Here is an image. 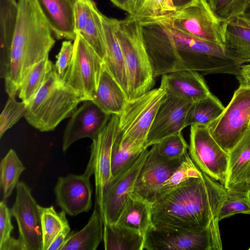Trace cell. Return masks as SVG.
Wrapping results in <instances>:
<instances>
[{
    "mask_svg": "<svg viewBox=\"0 0 250 250\" xmlns=\"http://www.w3.org/2000/svg\"><path fill=\"white\" fill-rule=\"evenodd\" d=\"M139 21L155 78L183 70L197 71L202 75L238 74L241 65L228 57L221 46L160 21Z\"/></svg>",
    "mask_w": 250,
    "mask_h": 250,
    "instance_id": "1",
    "label": "cell"
},
{
    "mask_svg": "<svg viewBox=\"0 0 250 250\" xmlns=\"http://www.w3.org/2000/svg\"><path fill=\"white\" fill-rule=\"evenodd\" d=\"M226 188L202 172L158 198L152 204L155 227L185 229L210 228L217 250L223 249L219 214L226 197Z\"/></svg>",
    "mask_w": 250,
    "mask_h": 250,
    "instance_id": "2",
    "label": "cell"
},
{
    "mask_svg": "<svg viewBox=\"0 0 250 250\" xmlns=\"http://www.w3.org/2000/svg\"><path fill=\"white\" fill-rule=\"evenodd\" d=\"M34 0H18V14L6 83L18 88L31 69L48 58L55 40Z\"/></svg>",
    "mask_w": 250,
    "mask_h": 250,
    "instance_id": "3",
    "label": "cell"
},
{
    "mask_svg": "<svg viewBox=\"0 0 250 250\" xmlns=\"http://www.w3.org/2000/svg\"><path fill=\"white\" fill-rule=\"evenodd\" d=\"M85 99L65 86L54 67L45 83L27 106L26 121L41 132L52 131L70 117Z\"/></svg>",
    "mask_w": 250,
    "mask_h": 250,
    "instance_id": "4",
    "label": "cell"
},
{
    "mask_svg": "<svg viewBox=\"0 0 250 250\" xmlns=\"http://www.w3.org/2000/svg\"><path fill=\"white\" fill-rule=\"evenodd\" d=\"M115 32L124 55L131 101L153 89L155 77L140 21L132 15L115 19Z\"/></svg>",
    "mask_w": 250,
    "mask_h": 250,
    "instance_id": "5",
    "label": "cell"
},
{
    "mask_svg": "<svg viewBox=\"0 0 250 250\" xmlns=\"http://www.w3.org/2000/svg\"><path fill=\"white\" fill-rule=\"evenodd\" d=\"M148 19L166 23L187 35L223 48L226 21L215 15L207 0H193L170 14Z\"/></svg>",
    "mask_w": 250,
    "mask_h": 250,
    "instance_id": "6",
    "label": "cell"
},
{
    "mask_svg": "<svg viewBox=\"0 0 250 250\" xmlns=\"http://www.w3.org/2000/svg\"><path fill=\"white\" fill-rule=\"evenodd\" d=\"M104 67L103 60L83 37L77 34L72 60L62 80L65 86L85 101L91 100Z\"/></svg>",
    "mask_w": 250,
    "mask_h": 250,
    "instance_id": "7",
    "label": "cell"
},
{
    "mask_svg": "<svg viewBox=\"0 0 250 250\" xmlns=\"http://www.w3.org/2000/svg\"><path fill=\"white\" fill-rule=\"evenodd\" d=\"M167 94V90L160 85L158 88L128 101L123 112L119 116L121 138L145 147L158 109Z\"/></svg>",
    "mask_w": 250,
    "mask_h": 250,
    "instance_id": "8",
    "label": "cell"
},
{
    "mask_svg": "<svg viewBox=\"0 0 250 250\" xmlns=\"http://www.w3.org/2000/svg\"><path fill=\"white\" fill-rule=\"evenodd\" d=\"M250 88L239 86L221 114L207 127L214 139L227 153L249 129Z\"/></svg>",
    "mask_w": 250,
    "mask_h": 250,
    "instance_id": "9",
    "label": "cell"
},
{
    "mask_svg": "<svg viewBox=\"0 0 250 250\" xmlns=\"http://www.w3.org/2000/svg\"><path fill=\"white\" fill-rule=\"evenodd\" d=\"M120 133L119 116L112 114L98 135L92 140L90 156L83 174L89 177L94 175L96 208L99 212L104 188L111 178L112 152Z\"/></svg>",
    "mask_w": 250,
    "mask_h": 250,
    "instance_id": "10",
    "label": "cell"
},
{
    "mask_svg": "<svg viewBox=\"0 0 250 250\" xmlns=\"http://www.w3.org/2000/svg\"><path fill=\"white\" fill-rule=\"evenodd\" d=\"M189 155L202 172L224 186L229 154L214 139L207 126L191 125Z\"/></svg>",
    "mask_w": 250,
    "mask_h": 250,
    "instance_id": "11",
    "label": "cell"
},
{
    "mask_svg": "<svg viewBox=\"0 0 250 250\" xmlns=\"http://www.w3.org/2000/svg\"><path fill=\"white\" fill-rule=\"evenodd\" d=\"M145 149L104 187L100 213L104 224L116 223L131 197L138 174L148 152Z\"/></svg>",
    "mask_w": 250,
    "mask_h": 250,
    "instance_id": "12",
    "label": "cell"
},
{
    "mask_svg": "<svg viewBox=\"0 0 250 250\" xmlns=\"http://www.w3.org/2000/svg\"><path fill=\"white\" fill-rule=\"evenodd\" d=\"M147 250H217L211 229L150 227L145 235Z\"/></svg>",
    "mask_w": 250,
    "mask_h": 250,
    "instance_id": "13",
    "label": "cell"
},
{
    "mask_svg": "<svg viewBox=\"0 0 250 250\" xmlns=\"http://www.w3.org/2000/svg\"><path fill=\"white\" fill-rule=\"evenodd\" d=\"M16 200L10 210L18 226L19 237L25 250H42V238L40 205L32 195L31 189L19 182Z\"/></svg>",
    "mask_w": 250,
    "mask_h": 250,
    "instance_id": "14",
    "label": "cell"
},
{
    "mask_svg": "<svg viewBox=\"0 0 250 250\" xmlns=\"http://www.w3.org/2000/svg\"><path fill=\"white\" fill-rule=\"evenodd\" d=\"M151 146L138 174L131 197L152 204L158 199L163 184L180 165L186 154L181 159L167 160L158 153L154 145Z\"/></svg>",
    "mask_w": 250,
    "mask_h": 250,
    "instance_id": "15",
    "label": "cell"
},
{
    "mask_svg": "<svg viewBox=\"0 0 250 250\" xmlns=\"http://www.w3.org/2000/svg\"><path fill=\"white\" fill-rule=\"evenodd\" d=\"M192 103L167 92L150 128L145 147L148 148L167 137L182 132L187 127L188 113Z\"/></svg>",
    "mask_w": 250,
    "mask_h": 250,
    "instance_id": "16",
    "label": "cell"
},
{
    "mask_svg": "<svg viewBox=\"0 0 250 250\" xmlns=\"http://www.w3.org/2000/svg\"><path fill=\"white\" fill-rule=\"evenodd\" d=\"M111 115L104 112L92 100L84 101L71 116L65 127L62 137V151L65 152L73 143L81 139H94Z\"/></svg>",
    "mask_w": 250,
    "mask_h": 250,
    "instance_id": "17",
    "label": "cell"
},
{
    "mask_svg": "<svg viewBox=\"0 0 250 250\" xmlns=\"http://www.w3.org/2000/svg\"><path fill=\"white\" fill-rule=\"evenodd\" d=\"M90 177L69 174L58 179L54 191L58 206L66 214L76 216L88 211L92 207Z\"/></svg>",
    "mask_w": 250,
    "mask_h": 250,
    "instance_id": "18",
    "label": "cell"
},
{
    "mask_svg": "<svg viewBox=\"0 0 250 250\" xmlns=\"http://www.w3.org/2000/svg\"><path fill=\"white\" fill-rule=\"evenodd\" d=\"M105 59L104 66L129 97L128 83L122 49L115 32V19L101 13Z\"/></svg>",
    "mask_w": 250,
    "mask_h": 250,
    "instance_id": "19",
    "label": "cell"
},
{
    "mask_svg": "<svg viewBox=\"0 0 250 250\" xmlns=\"http://www.w3.org/2000/svg\"><path fill=\"white\" fill-rule=\"evenodd\" d=\"M57 39L74 40L73 4L68 0H34Z\"/></svg>",
    "mask_w": 250,
    "mask_h": 250,
    "instance_id": "20",
    "label": "cell"
},
{
    "mask_svg": "<svg viewBox=\"0 0 250 250\" xmlns=\"http://www.w3.org/2000/svg\"><path fill=\"white\" fill-rule=\"evenodd\" d=\"M161 76L160 85L167 92L192 103L211 94L202 75L197 71H179Z\"/></svg>",
    "mask_w": 250,
    "mask_h": 250,
    "instance_id": "21",
    "label": "cell"
},
{
    "mask_svg": "<svg viewBox=\"0 0 250 250\" xmlns=\"http://www.w3.org/2000/svg\"><path fill=\"white\" fill-rule=\"evenodd\" d=\"M91 100L106 114L118 116L128 102L125 94L104 66Z\"/></svg>",
    "mask_w": 250,
    "mask_h": 250,
    "instance_id": "22",
    "label": "cell"
},
{
    "mask_svg": "<svg viewBox=\"0 0 250 250\" xmlns=\"http://www.w3.org/2000/svg\"><path fill=\"white\" fill-rule=\"evenodd\" d=\"M223 49L228 57L241 65L250 62V27L236 18L226 21Z\"/></svg>",
    "mask_w": 250,
    "mask_h": 250,
    "instance_id": "23",
    "label": "cell"
},
{
    "mask_svg": "<svg viewBox=\"0 0 250 250\" xmlns=\"http://www.w3.org/2000/svg\"><path fill=\"white\" fill-rule=\"evenodd\" d=\"M18 0H0V72L4 78L17 21Z\"/></svg>",
    "mask_w": 250,
    "mask_h": 250,
    "instance_id": "24",
    "label": "cell"
},
{
    "mask_svg": "<svg viewBox=\"0 0 250 250\" xmlns=\"http://www.w3.org/2000/svg\"><path fill=\"white\" fill-rule=\"evenodd\" d=\"M228 188L239 183H250V129L228 153Z\"/></svg>",
    "mask_w": 250,
    "mask_h": 250,
    "instance_id": "25",
    "label": "cell"
},
{
    "mask_svg": "<svg viewBox=\"0 0 250 250\" xmlns=\"http://www.w3.org/2000/svg\"><path fill=\"white\" fill-rule=\"evenodd\" d=\"M103 238V222L95 208L87 224L80 230L67 236L61 250H96Z\"/></svg>",
    "mask_w": 250,
    "mask_h": 250,
    "instance_id": "26",
    "label": "cell"
},
{
    "mask_svg": "<svg viewBox=\"0 0 250 250\" xmlns=\"http://www.w3.org/2000/svg\"><path fill=\"white\" fill-rule=\"evenodd\" d=\"M103 239L105 250L144 249V236L117 223L103 224Z\"/></svg>",
    "mask_w": 250,
    "mask_h": 250,
    "instance_id": "27",
    "label": "cell"
},
{
    "mask_svg": "<svg viewBox=\"0 0 250 250\" xmlns=\"http://www.w3.org/2000/svg\"><path fill=\"white\" fill-rule=\"evenodd\" d=\"M152 204L140 199L130 197L117 222L144 236L153 226Z\"/></svg>",
    "mask_w": 250,
    "mask_h": 250,
    "instance_id": "28",
    "label": "cell"
},
{
    "mask_svg": "<svg viewBox=\"0 0 250 250\" xmlns=\"http://www.w3.org/2000/svg\"><path fill=\"white\" fill-rule=\"evenodd\" d=\"M226 189V197L219 211V221L238 213L250 215V183H237Z\"/></svg>",
    "mask_w": 250,
    "mask_h": 250,
    "instance_id": "29",
    "label": "cell"
},
{
    "mask_svg": "<svg viewBox=\"0 0 250 250\" xmlns=\"http://www.w3.org/2000/svg\"><path fill=\"white\" fill-rule=\"evenodd\" d=\"M225 108L220 100L211 93L192 103L188 113L187 125L207 126L221 114Z\"/></svg>",
    "mask_w": 250,
    "mask_h": 250,
    "instance_id": "30",
    "label": "cell"
},
{
    "mask_svg": "<svg viewBox=\"0 0 250 250\" xmlns=\"http://www.w3.org/2000/svg\"><path fill=\"white\" fill-rule=\"evenodd\" d=\"M54 67L52 62L47 58L36 64L25 77L19 91L21 101L27 105L43 85Z\"/></svg>",
    "mask_w": 250,
    "mask_h": 250,
    "instance_id": "31",
    "label": "cell"
},
{
    "mask_svg": "<svg viewBox=\"0 0 250 250\" xmlns=\"http://www.w3.org/2000/svg\"><path fill=\"white\" fill-rule=\"evenodd\" d=\"M25 167L16 152L10 149L0 161V185L3 199L8 198L19 183V178Z\"/></svg>",
    "mask_w": 250,
    "mask_h": 250,
    "instance_id": "32",
    "label": "cell"
},
{
    "mask_svg": "<svg viewBox=\"0 0 250 250\" xmlns=\"http://www.w3.org/2000/svg\"><path fill=\"white\" fill-rule=\"evenodd\" d=\"M42 238V250H47L57 235L66 226L69 225L66 212L56 211L54 207H42L40 206Z\"/></svg>",
    "mask_w": 250,
    "mask_h": 250,
    "instance_id": "33",
    "label": "cell"
},
{
    "mask_svg": "<svg viewBox=\"0 0 250 250\" xmlns=\"http://www.w3.org/2000/svg\"><path fill=\"white\" fill-rule=\"evenodd\" d=\"M101 13L94 2L91 7L84 28L80 35L104 63L106 54Z\"/></svg>",
    "mask_w": 250,
    "mask_h": 250,
    "instance_id": "34",
    "label": "cell"
},
{
    "mask_svg": "<svg viewBox=\"0 0 250 250\" xmlns=\"http://www.w3.org/2000/svg\"><path fill=\"white\" fill-rule=\"evenodd\" d=\"M146 148H147L122 139L120 131L115 142L112 152L111 178L121 172Z\"/></svg>",
    "mask_w": 250,
    "mask_h": 250,
    "instance_id": "35",
    "label": "cell"
},
{
    "mask_svg": "<svg viewBox=\"0 0 250 250\" xmlns=\"http://www.w3.org/2000/svg\"><path fill=\"white\" fill-rule=\"evenodd\" d=\"M202 175V172L196 167L187 152L180 165L163 184L158 198L188 179Z\"/></svg>",
    "mask_w": 250,
    "mask_h": 250,
    "instance_id": "36",
    "label": "cell"
},
{
    "mask_svg": "<svg viewBox=\"0 0 250 250\" xmlns=\"http://www.w3.org/2000/svg\"><path fill=\"white\" fill-rule=\"evenodd\" d=\"M11 211L2 200L0 203V250H24L18 238L11 236L14 229L11 222Z\"/></svg>",
    "mask_w": 250,
    "mask_h": 250,
    "instance_id": "37",
    "label": "cell"
},
{
    "mask_svg": "<svg viewBox=\"0 0 250 250\" xmlns=\"http://www.w3.org/2000/svg\"><path fill=\"white\" fill-rule=\"evenodd\" d=\"M176 10L172 0H142L133 16L140 21L167 16Z\"/></svg>",
    "mask_w": 250,
    "mask_h": 250,
    "instance_id": "38",
    "label": "cell"
},
{
    "mask_svg": "<svg viewBox=\"0 0 250 250\" xmlns=\"http://www.w3.org/2000/svg\"><path fill=\"white\" fill-rule=\"evenodd\" d=\"M154 145L162 157L170 160L183 158L189 146L182 132L167 137Z\"/></svg>",
    "mask_w": 250,
    "mask_h": 250,
    "instance_id": "39",
    "label": "cell"
},
{
    "mask_svg": "<svg viewBox=\"0 0 250 250\" xmlns=\"http://www.w3.org/2000/svg\"><path fill=\"white\" fill-rule=\"evenodd\" d=\"M16 96H8L6 104L0 116V138L5 132L24 116L27 105L18 102Z\"/></svg>",
    "mask_w": 250,
    "mask_h": 250,
    "instance_id": "40",
    "label": "cell"
},
{
    "mask_svg": "<svg viewBox=\"0 0 250 250\" xmlns=\"http://www.w3.org/2000/svg\"><path fill=\"white\" fill-rule=\"evenodd\" d=\"M215 15L228 21L244 13L249 0H207Z\"/></svg>",
    "mask_w": 250,
    "mask_h": 250,
    "instance_id": "41",
    "label": "cell"
},
{
    "mask_svg": "<svg viewBox=\"0 0 250 250\" xmlns=\"http://www.w3.org/2000/svg\"><path fill=\"white\" fill-rule=\"evenodd\" d=\"M94 2L93 0H76L73 12L76 34L82 33Z\"/></svg>",
    "mask_w": 250,
    "mask_h": 250,
    "instance_id": "42",
    "label": "cell"
},
{
    "mask_svg": "<svg viewBox=\"0 0 250 250\" xmlns=\"http://www.w3.org/2000/svg\"><path fill=\"white\" fill-rule=\"evenodd\" d=\"M73 43L71 41H63L60 52L56 56V62L54 65V68L62 78L68 68L73 56Z\"/></svg>",
    "mask_w": 250,
    "mask_h": 250,
    "instance_id": "43",
    "label": "cell"
},
{
    "mask_svg": "<svg viewBox=\"0 0 250 250\" xmlns=\"http://www.w3.org/2000/svg\"><path fill=\"white\" fill-rule=\"evenodd\" d=\"M236 78L239 82V86L250 88V62L241 65Z\"/></svg>",
    "mask_w": 250,
    "mask_h": 250,
    "instance_id": "44",
    "label": "cell"
},
{
    "mask_svg": "<svg viewBox=\"0 0 250 250\" xmlns=\"http://www.w3.org/2000/svg\"><path fill=\"white\" fill-rule=\"evenodd\" d=\"M70 232V228L68 225L57 235L47 250H61Z\"/></svg>",
    "mask_w": 250,
    "mask_h": 250,
    "instance_id": "45",
    "label": "cell"
},
{
    "mask_svg": "<svg viewBox=\"0 0 250 250\" xmlns=\"http://www.w3.org/2000/svg\"><path fill=\"white\" fill-rule=\"evenodd\" d=\"M237 21L244 25L250 27V0L242 15L235 18Z\"/></svg>",
    "mask_w": 250,
    "mask_h": 250,
    "instance_id": "46",
    "label": "cell"
},
{
    "mask_svg": "<svg viewBox=\"0 0 250 250\" xmlns=\"http://www.w3.org/2000/svg\"><path fill=\"white\" fill-rule=\"evenodd\" d=\"M114 5L131 15L132 11L130 0H110Z\"/></svg>",
    "mask_w": 250,
    "mask_h": 250,
    "instance_id": "47",
    "label": "cell"
},
{
    "mask_svg": "<svg viewBox=\"0 0 250 250\" xmlns=\"http://www.w3.org/2000/svg\"><path fill=\"white\" fill-rule=\"evenodd\" d=\"M193 0H172L173 3L176 8L182 7L190 2Z\"/></svg>",
    "mask_w": 250,
    "mask_h": 250,
    "instance_id": "48",
    "label": "cell"
},
{
    "mask_svg": "<svg viewBox=\"0 0 250 250\" xmlns=\"http://www.w3.org/2000/svg\"><path fill=\"white\" fill-rule=\"evenodd\" d=\"M142 0H130L132 14L133 15L139 7Z\"/></svg>",
    "mask_w": 250,
    "mask_h": 250,
    "instance_id": "49",
    "label": "cell"
},
{
    "mask_svg": "<svg viewBox=\"0 0 250 250\" xmlns=\"http://www.w3.org/2000/svg\"><path fill=\"white\" fill-rule=\"evenodd\" d=\"M68 0L71 3H72L73 4V5L76 1V0Z\"/></svg>",
    "mask_w": 250,
    "mask_h": 250,
    "instance_id": "50",
    "label": "cell"
},
{
    "mask_svg": "<svg viewBox=\"0 0 250 250\" xmlns=\"http://www.w3.org/2000/svg\"><path fill=\"white\" fill-rule=\"evenodd\" d=\"M249 129H250V122H249Z\"/></svg>",
    "mask_w": 250,
    "mask_h": 250,
    "instance_id": "51",
    "label": "cell"
},
{
    "mask_svg": "<svg viewBox=\"0 0 250 250\" xmlns=\"http://www.w3.org/2000/svg\"><path fill=\"white\" fill-rule=\"evenodd\" d=\"M249 250H250V248L249 249Z\"/></svg>",
    "mask_w": 250,
    "mask_h": 250,
    "instance_id": "52",
    "label": "cell"
}]
</instances>
